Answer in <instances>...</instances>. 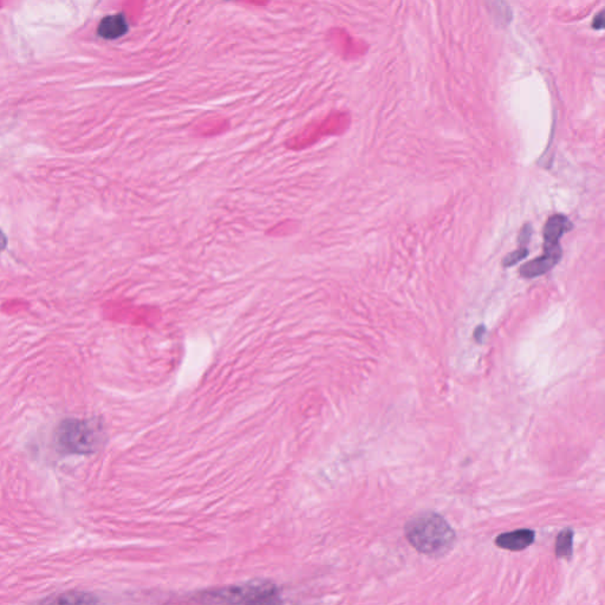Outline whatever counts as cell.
Instances as JSON below:
<instances>
[{
	"instance_id": "cell-1",
	"label": "cell",
	"mask_w": 605,
	"mask_h": 605,
	"mask_svg": "<svg viewBox=\"0 0 605 605\" xmlns=\"http://www.w3.org/2000/svg\"><path fill=\"white\" fill-rule=\"evenodd\" d=\"M405 537L419 552L440 556L452 549L455 533L440 514L428 512L413 518L405 524Z\"/></svg>"
},
{
	"instance_id": "cell-2",
	"label": "cell",
	"mask_w": 605,
	"mask_h": 605,
	"mask_svg": "<svg viewBox=\"0 0 605 605\" xmlns=\"http://www.w3.org/2000/svg\"><path fill=\"white\" fill-rule=\"evenodd\" d=\"M60 451L67 454H92L102 441L101 427L94 421L69 419L60 423L56 433Z\"/></svg>"
},
{
	"instance_id": "cell-3",
	"label": "cell",
	"mask_w": 605,
	"mask_h": 605,
	"mask_svg": "<svg viewBox=\"0 0 605 605\" xmlns=\"http://www.w3.org/2000/svg\"><path fill=\"white\" fill-rule=\"evenodd\" d=\"M202 599L211 602L272 603L278 599V590L268 583H250L205 592Z\"/></svg>"
},
{
	"instance_id": "cell-4",
	"label": "cell",
	"mask_w": 605,
	"mask_h": 605,
	"mask_svg": "<svg viewBox=\"0 0 605 605\" xmlns=\"http://www.w3.org/2000/svg\"><path fill=\"white\" fill-rule=\"evenodd\" d=\"M108 318L126 323L153 325L161 320V310L158 306L135 304L131 300H111L103 306Z\"/></svg>"
},
{
	"instance_id": "cell-5",
	"label": "cell",
	"mask_w": 605,
	"mask_h": 605,
	"mask_svg": "<svg viewBox=\"0 0 605 605\" xmlns=\"http://www.w3.org/2000/svg\"><path fill=\"white\" fill-rule=\"evenodd\" d=\"M574 229L570 219L563 214H553L547 219L544 226V251L545 252H563L560 239L564 234Z\"/></svg>"
},
{
	"instance_id": "cell-6",
	"label": "cell",
	"mask_w": 605,
	"mask_h": 605,
	"mask_svg": "<svg viewBox=\"0 0 605 605\" xmlns=\"http://www.w3.org/2000/svg\"><path fill=\"white\" fill-rule=\"evenodd\" d=\"M535 533L528 528L517 530V531L507 532L503 535H498L496 539V545L503 550L510 551H521L535 542Z\"/></svg>"
},
{
	"instance_id": "cell-7",
	"label": "cell",
	"mask_w": 605,
	"mask_h": 605,
	"mask_svg": "<svg viewBox=\"0 0 605 605\" xmlns=\"http://www.w3.org/2000/svg\"><path fill=\"white\" fill-rule=\"evenodd\" d=\"M560 259H562V257H560V256L543 254L540 257L535 258L533 261H528L526 264L523 265L519 270V275L523 278H537V277H540V276H544L547 272L551 271L560 263Z\"/></svg>"
},
{
	"instance_id": "cell-8",
	"label": "cell",
	"mask_w": 605,
	"mask_h": 605,
	"mask_svg": "<svg viewBox=\"0 0 605 605\" xmlns=\"http://www.w3.org/2000/svg\"><path fill=\"white\" fill-rule=\"evenodd\" d=\"M128 28L129 26L124 14H113V16L103 18L102 21L99 23L97 32L102 38L113 40L126 35Z\"/></svg>"
},
{
	"instance_id": "cell-9",
	"label": "cell",
	"mask_w": 605,
	"mask_h": 605,
	"mask_svg": "<svg viewBox=\"0 0 605 605\" xmlns=\"http://www.w3.org/2000/svg\"><path fill=\"white\" fill-rule=\"evenodd\" d=\"M300 222L295 219H285L280 220L275 225H272L270 229L266 231V236L271 238H288V236H295L300 232Z\"/></svg>"
},
{
	"instance_id": "cell-10",
	"label": "cell",
	"mask_w": 605,
	"mask_h": 605,
	"mask_svg": "<svg viewBox=\"0 0 605 605\" xmlns=\"http://www.w3.org/2000/svg\"><path fill=\"white\" fill-rule=\"evenodd\" d=\"M574 547V531L565 528L560 532L556 540V556L560 558H569L572 555Z\"/></svg>"
},
{
	"instance_id": "cell-11",
	"label": "cell",
	"mask_w": 605,
	"mask_h": 605,
	"mask_svg": "<svg viewBox=\"0 0 605 605\" xmlns=\"http://www.w3.org/2000/svg\"><path fill=\"white\" fill-rule=\"evenodd\" d=\"M528 247H520V249H518V250L514 251L512 254H508L503 261V268H512L514 265H517L518 263H520L521 261H524L525 258H528Z\"/></svg>"
},
{
	"instance_id": "cell-12",
	"label": "cell",
	"mask_w": 605,
	"mask_h": 605,
	"mask_svg": "<svg viewBox=\"0 0 605 605\" xmlns=\"http://www.w3.org/2000/svg\"><path fill=\"white\" fill-rule=\"evenodd\" d=\"M95 599H92L90 596L83 595V594H72V595L60 596V599H56L58 603H92Z\"/></svg>"
},
{
	"instance_id": "cell-13",
	"label": "cell",
	"mask_w": 605,
	"mask_h": 605,
	"mask_svg": "<svg viewBox=\"0 0 605 605\" xmlns=\"http://www.w3.org/2000/svg\"><path fill=\"white\" fill-rule=\"evenodd\" d=\"M532 236V226L530 224H526V225L523 226V229H521L520 233H519V245L521 247L528 246V244L530 243V240H531Z\"/></svg>"
},
{
	"instance_id": "cell-14",
	"label": "cell",
	"mask_w": 605,
	"mask_h": 605,
	"mask_svg": "<svg viewBox=\"0 0 605 605\" xmlns=\"http://www.w3.org/2000/svg\"><path fill=\"white\" fill-rule=\"evenodd\" d=\"M485 331H486L485 327H484V325H480V327H479L478 329H476V330H475V332H474L475 339H476V341H478V342H481L482 337H484V336H485Z\"/></svg>"
},
{
	"instance_id": "cell-15",
	"label": "cell",
	"mask_w": 605,
	"mask_h": 605,
	"mask_svg": "<svg viewBox=\"0 0 605 605\" xmlns=\"http://www.w3.org/2000/svg\"><path fill=\"white\" fill-rule=\"evenodd\" d=\"M6 236H5V234H4L3 231L0 229V252H1V251H3L5 247H6Z\"/></svg>"
}]
</instances>
